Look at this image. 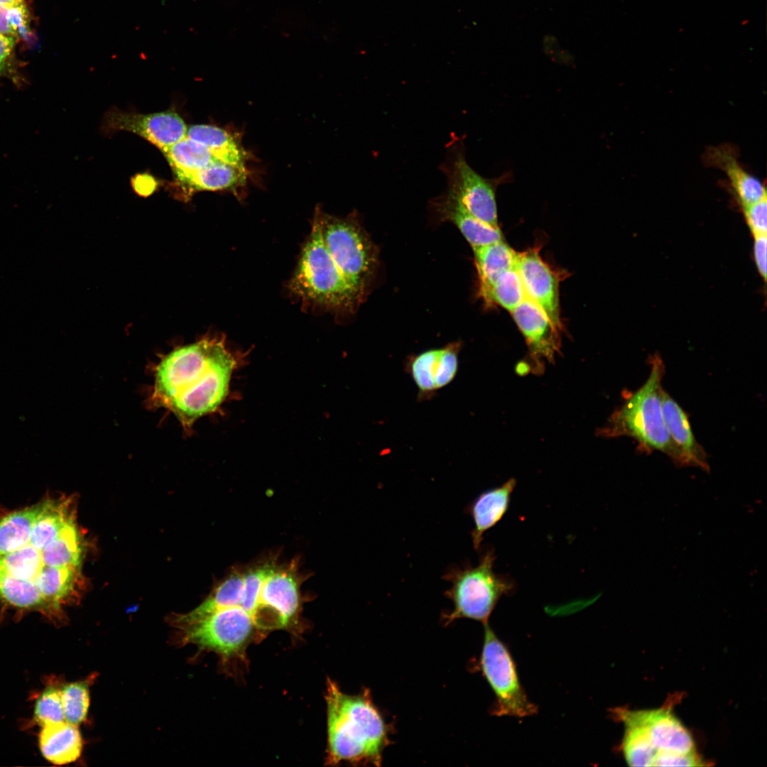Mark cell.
<instances>
[{
  "label": "cell",
  "instance_id": "6da1fadb",
  "mask_svg": "<svg viewBox=\"0 0 767 767\" xmlns=\"http://www.w3.org/2000/svg\"><path fill=\"white\" fill-rule=\"evenodd\" d=\"M73 496H46L0 517V602L63 620L85 589L86 539Z\"/></svg>",
  "mask_w": 767,
  "mask_h": 767
},
{
  "label": "cell",
  "instance_id": "7a4b0ae2",
  "mask_svg": "<svg viewBox=\"0 0 767 767\" xmlns=\"http://www.w3.org/2000/svg\"><path fill=\"white\" fill-rule=\"evenodd\" d=\"M307 579L298 559L283 560L278 551H271L233 566L202 602L172 621L177 625L203 616L225 651L244 656L271 632L300 626Z\"/></svg>",
  "mask_w": 767,
  "mask_h": 767
},
{
  "label": "cell",
  "instance_id": "3957f363",
  "mask_svg": "<svg viewBox=\"0 0 767 767\" xmlns=\"http://www.w3.org/2000/svg\"><path fill=\"white\" fill-rule=\"evenodd\" d=\"M242 359L222 336L177 347L154 366L148 405L170 411L189 433L197 420L216 412L226 400Z\"/></svg>",
  "mask_w": 767,
  "mask_h": 767
},
{
  "label": "cell",
  "instance_id": "277c9868",
  "mask_svg": "<svg viewBox=\"0 0 767 767\" xmlns=\"http://www.w3.org/2000/svg\"><path fill=\"white\" fill-rule=\"evenodd\" d=\"M325 700L326 763L380 766L388 742V731L369 694L366 692L354 695L346 694L335 682L328 679Z\"/></svg>",
  "mask_w": 767,
  "mask_h": 767
},
{
  "label": "cell",
  "instance_id": "5b68a950",
  "mask_svg": "<svg viewBox=\"0 0 767 767\" xmlns=\"http://www.w3.org/2000/svg\"><path fill=\"white\" fill-rule=\"evenodd\" d=\"M649 376L636 391L625 393L623 403L607 422L597 429L602 437H629L646 453L658 451L667 455L676 466H687L686 459L665 426L661 406L662 380L665 364L658 354L648 359Z\"/></svg>",
  "mask_w": 767,
  "mask_h": 767
},
{
  "label": "cell",
  "instance_id": "8992f818",
  "mask_svg": "<svg viewBox=\"0 0 767 767\" xmlns=\"http://www.w3.org/2000/svg\"><path fill=\"white\" fill-rule=\"evenodd\" d=\"M290 289L308 305L334 310H352L361 298L328 251L315 218Z\"/></svg>",
  "mask_w": 767,
  "mask_h": 767
},
{
  "label": "cell",
  "instance_id": "52a82bcc",
  "mask_svg": "<svg viewBox=\"0 0 767 767\" xmlns=\"http://www.w3.org/2000/svg\"><path fill=\"white\" fill-rule=\"evenodd\" d=\"M495 559L494 549L487 548L477 565L453 568L446 573L445 579L451 587L445 594L453 603L447 623L466 618L486 624L500 599L515 590L513 580L494 572Z\"/></svg>",
  "mask_w": 767,
  "mask_h": 767
},
{
  "label": "cell",
  "instance_id": "ba28073f",
  "mask_svg": "<svg viewBox=\"0 0 767 767\" xmlns=\"http://www.w3.org/2000/svg\"><path fill=\"white\" fill-rule=\"evenodd\" d=\"M322 237L342 273L361 297L376 263L374 244L352 216L341 218L315 211Z\"/></svg>",
  "mask_w": 767,
  "mask_h": 767
},
{
  "label": "cell",
  "instance_id": "9c48e42d",
  "mask_svg": "<svg viewBox=\"0 0 767 767\" xmlns=\"http://www.w3.org/2000/svg\"><path fill=\"white\" fill-rule=\"evenodd\" d=\"M484 634L480 665L492 689L495 702L491 709L495 716L523 718L538 712L523 688L514 660L506 645L497 637L488 623Z\"/></svg>",
  "mask_w": 767,
  "mask_h": 767
},
{
  "label": "cell",
  "instance_id": "30bf717a",
  "mask_svg": "<svg viewBox=\"0 0 767 767\" xmlns=\"http://www.w3.org/2000/svg\"><path fill=\"white\" fill-rule=\"evenodd\" d=\"M447 178V193L470 214L499 228L495 197L496 182L478 174L468 164L462 142L455 137L448 143L445 159L439 167Z\"/></svg>",
  "mask_w": 767,
  "mask_h": 767
},
{
  "label": "cell",
  "instance_id": "8fae6325",
  "mask_svg": "<svg viewBox=\"0 0 767 767\" xmlns=\"http://www.w3.org/2000/svg\"><path fill=\"white\" fill-rule=\"evenodd\" d=\"M613 716L621 722H629L641 728L656 751L694 754V741L690 732L668 707L630 710L618 707Z\"/></svg>",
  "mask_w": 767,
  "mask_h": 767
},
{
  "label": "cell",
  "instance_id": "7c38bea8",
  "mask_svg": "<svg viewBox=\"0 0 767 767\" xmlns=\"http://www.w3.org/2000/svg\"><path fill=\"white\" fill-rule=\"evenodd\" d=\"M104 126L108 131L134 133L161 150L185 138L187 129L183 119L170 110L143 114L111 109L105 116Z\"/></svg>",
  "mask_w": 767,
  "mask_h": 767
},
{
  "label": "cell",
  "instance_id": "4fadbf2b",
  "mask_svg": "<svg viewBox=\"0 0 767 767\" xmlns=\"http://www.w3.org/2000/svg\"><path fill=\"white\" fill-rule=\"evenodd\" d=\"M511 312L528 344L534 363L531 369L539 374L544 369V361L553 362L560 351L562 330L528 298Z\"/></svg>",
  "mask_w": 767,
  "mask_h": 767
},
{
  "label": "cell",
  "instance_id": "5bb4252c",
  "mask_svg": "<svg viewBox=\"0 0 767 767\" xmlns=\"http://www.w3.org/2000/svg\"><path fill=\"white\" fill-rule=\"evenodd\" d=\"M516 269L526 298L537 304L550 320L562 330L560 316L559 278L543 260L539 249L517 252Z\"/></svg>",
  "mask_w": 767,
  "mask_h": 767
},
{
  "label": "cell",
  "instance_id": "9a60e30c",
  "mask_svg": "<svg viewBox=\"0 0 767 767\" xmlns=\"http://www.w3.org/2000/svg\"><path fill=\"white\" fill-rule=\"evenodd\" d=\"M459 343L423 352L409 359L406 370L418 389V399L427 400L455 378L459 367Z\"/></svg>",
  "mask_w": 767,
  "mask_h": 767
},
{
  "label": "cell",
  "instance_id": "2e32d148",
  "mask_svg": "<svg viewBox=\"0 0 767 767\" xmlns=\"http://www.w3.org/2000/svg\"><path fill=\"white\" fill-rule=\"evenodd\" d=\"M707 164L722 170L742 207L766 199L763 183L740 164L733 148L721 145L708 148L705 153Z\"/></svg>",
  "mask_w": 767,
  "mask_h": 767
},
{
  "label": "cell",
  "instance_id": "e0dca14e",
  "mask_svg": "<svg viewBox=\"0 0 767 767\" xmlns=\"http://www.w3.org/2000/svg\"><path fill=\"white\" fill-rule=\"evenodd\" d=\"M516 485V479H509L502 485L484 491L469 506L467 511L474 521L471 536L477 550L481 547L484 533L496 526L507 512Z\"/></svg>",
  "mask_w": 767,
  "mask_h": 767
},
{
  "label": "cell",
  "instance_id": "ac0fdd59",
  "mask_svg": "<svg viewBox=\"0 0 767 767\" xmlns=\"http://www.w3.org/2000/svg\"><path fill=\"white\" fill-rule=\"evenodd\" d=\"M661 406L668 431L681 450L687 466L697 467L709 472L707 453L693 434L687 414L663 389Z\"/></svg>",
  "mask_w": 767,
  "mask_h": 767
},
{
  "label": "cell",
  "instance_id": "d6986e66",
  "mask_svg": "<svg viewBox=\"0 0 767 767\" xmlns=\"http://www.w3.org/2000/svg\"><path fill=\"white\" fill-rule=\"evenodd\" d=\"M433 206L442 219L452 222L459 229L472 249L503 240L499 228L473 216L447 192L435 200Z\"/></svg>",
  "mask_w": 767,
  "mask_h": 767
},
{
  "label": "cell",
  "instance_id": "ffe728a7",
  "mask_svg": "<svg viewBox=\"0 0 767 767\" xmlns=\"http://www.w3.org/2000/svg\"><path fill=\"white\" fill-rule=\"evenodd\" d=\"M82 746L78 726L64 721L41 727L40 751L51 763L65 765L77 761L81 755Z\"/></svg>",
  "mask_w": 767,
  "mask_h": 767
},
{
  "label": "cell",
  "instance_id": "44dd1931",
  "mask_svg": "<svg viewBox=\"0 0 767 767\" xmlns=\"http://www.w3.org/2000/svg\"><path fill=\"white\" fill-rule=\"evenodd\" d=\"M477 271L479 294L489 305L491 288L498 277L516 264L517 252L504 240L473 248Z\"/></svg>",
  "mask_w": 767,
  "mask_h": 767
},
{
  "label": "cell",
  "instance_id": "7402d4cb",
  "mask_svg": "<svg viewBox=\"0 0 767 767\" xmlns=\"http://www.w3.org/2000/svg\"><path fill=\"white\" fill-rule=\"evenodd\" d=\"M186 136L205 146L219 161L245 168L243 148L224 129L212 125H192L187 127Z\"/></svg>",
  "mask_w": 767,
  "mask_h": 767
},
{
  "label": "cell",
  "instance_id": "603a6c76",
  "mask_svg": "<svg viewBox=\"0 0 767 767\" xmlns=\"http://www.w3.org/2000/svg\"><path fill=\"white\" fill-rule=\"evenodd\" d=\"M192 190H219L236 187L245 182V168L215 161L178 178Z\"/></svg>",
  "mask_w": 767,
  "mask_h": 767
},
{
  "label": "cell",
  "instance_id": "cb8c5ba5",
  "mask_svg": "<svg viewBox=\"0 0 767 767\" xmlns=\"http://www.w3.org/2000/svg\"><path fill=\"white\" fill-rule=\"evenodd\" d=\"M161 151L178 178L219 161L207 148L187 136Z\"/></svg>",
  "mask_w": 767,
  "mask_h": 767
},
{
  "label": "cell",
  "instance_id": "d4e9b609",
  "mask_svg": "<svg viewBox=\"0 0 767 767\" xmlns=\"http://www.w3.org/2000/svg\"><path fill=\"white\" fill-rule=\"evenodd\" d=\"M622 723L621 749L627 763L631 766H653L656 751L643 730L633 724Z\"/></svg>",
  "mask_w": 767,
  "mask_h": 767
},
{
  "label": "cell",
  "instance_id": "484cf974",
  "mask_svg": "<svg viewBox=\"0 0 767 767\" xmlns=\"http://www.w3.org/2000/svg\"><path fill=\"white\" fill-rule=\"evenodd\" d=\"M92 680L66 683L60 687L65 721L79 726L87 718L89 707Z\"/></svg>",
  "mask_w": 767,
  "mask_h": 767
},
{
  "label": "cell",
  "instance_id": "4316f807",
  "mask_svg": "<svg viewBox=\"0 0 767 767\" xmlns=\"http://www.w3.org/2000/svg\"><path fill=\"white\" fill-rule=\"evenodd\" d=\"M526 298L516 267L502 273L490 293L489 305L496 304L511 312Z\"/></svg>",
  "mask_w": 767,
  "mask_h": 767
},
{
  "label": "cell",
  "instance_id": "83f0119b",
  "mask_svg": "<svg viewBox=\"0 0 767 767\" xmlns=\"http://www.w3.org/2000/svg\"><path fill=\"white\" fill-rule=\"evenodd\" d=\"M33 719L40 727L65 721L60 687L50 683L42 690L35 702Z\"/></svg>",
  "mask_w": 767,
  "mask_h": 767
},
{
  "label": "cell",
  "instance_id": "f1b7e54d",
  "mask_svg": "<svg viewBox=\"0 0 767 767\" xmlns=\"http://www.w3.org/2000/svg\"><path fill=\"white\" fill-rule=\"evenodd\" d=\"M13 45V37L0 34V78L7 77L17 87H21L23 80L18 75L11 56Z\"/></svg>",
  "mask_w": 767,
  "mask_h": 767
},
{
  "label": "cell",
  "instance_id": "f546056e",
  "mask_svg": "<svg viewBox=\"0 0 767 767\" xmlns=\"http://www.w3.org/2000/svg\"><path fill=\"white\" fill-rule=\"evenodd\" d=\"M746 221L754 236L766 235L767 203L766 199L742 207Z\"/></svg>",
  "mask_w": 767,
  "mask_h": 767
},
{
  "label": "cell",
  "instance_id": "4dcf8cb0",
  "mask_svg": "<svg viewBox=\"0 0 767 767\" xmlns=\"http://www.w3.org/2000/svg\"><path fill=\"white\" fill-rule=\"evenodd\" d=\"M8 21L13 37L27 38L29 36V16L23 0L9 6Z\"/></svg>",
  "mask_w": 767,
  "mask_h": 767
},
{
  "label": "cell",
  "instance_id": "1f68e13d",
  "mask_svg": "<svg viewBox=\"0 0 767 767\" xmlns=\"http://www.w3.org/2000/svg\"><path fill=\"white\" fill-rule=\"evenodd\" d=\"M702 761L694 754L660 752L656 755L653 766H698Z\"/></svg>",
  "mask_w": 767,
  "mask_h": 767
},
{
  "label": "cell",
  "instance_id": "d6a6232c",
  "mask_svg": "<svg viewBox=\"0 0 767 767\" xmlns=\"http://www.w3.org/2000/svg\"><path fill=\"white\" fill-rule=\"evenodd\" d=\"M767 239L766 235L754 236V256L756 268L763 279L766 278L767 272Z\"/></svg>",
  "mask_w": 767,
  "mask_h": 767
},
{
  "label": "cell",
  "instance_id": "836d02e7",
  "mask_svg": "<svg viewBox=\"0 0 767 767\" xmlns=\"http://www.w3.org/2000/svg\"><path fill=\"white\" fill-rule=\"evenodd\" d=\"M134 190L142 196L153 193L158 186L156 179L147 173L138 174L131 180Z\"/></svg>",
  "mask_w": 767,
  "mask_h": 767
},
{
  "label": "cell",
  "instance_id": "e575fe53",
  "mask_svg": "<svg viewBox=\"0 0 767 767\" xmlns=\"http://www.w3.org/2000/svg\"><path fill=\"white\" fill-rule=\"evenodd\" d=\"M9 5H0V34L13 37L12 30L8 21V10Z\"/></svg>",
  "mask_w": 767,
  "mask_h": 767
},
{
  "label": "cell",
  "instance_id": "d590c367",
  "mask_svg": "<svg viewBox=\"0 0 767 767\" xmlns=\"http://www.w3.org/2000/svg\"><path fill=\"white\" fill-rule=\"evenodd\" d=\"M22 1V0H0V5L1 4L11 5V4H13L17 3L18 1Z\"/></svg>",
  "mask_w": 767,
  "mask_h": 767
}]
</instances>
